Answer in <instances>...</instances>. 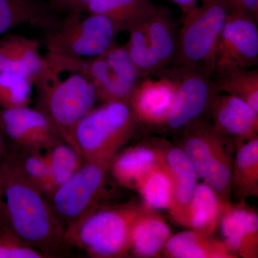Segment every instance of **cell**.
<instances>
[{
    "label": "cell",
    "mask_w": 258,
    "mask_h": 258,
    "mask_svg": "<svg viewBox=\"0 0 258 258\" xmlns=\"http://www.w3.org/2000/svg\"><path fill=\"white\" fill-rule=\"evenodd\" d=\"M201 1V5L184 15L175 59L169 69L202 67L213 76L217 42L229 10L223 0Z\"/></svg>",
    "instance_id": "obj_6"
},
{
    "label": "cell",
    "mask_w": 258,
    "mask_h": 258,
    "mask_svg": "<svg viewBox=\"0 0 258 258\" xmlns=\"http://www.w3.org/2000/svg\"><path fill=\"white\" fill-rule=\"evenodd\" d=\"M33 83L16 73L0 71V106L13 109L29 106Z\"/></svg>",
    "instance_id": "obj_29"
},
{
    "label": "cell",
    "mask_w": 258,
    "mask_h": 258,
    "mask_svg": "<svg viewBox=\"0 0 258 258\" xmlns=\"http://www.w3.org/2000/svg\"><path fill=\"white\" fill-rule=\"evenodd\" d=\"M25 150L24 154L17 157L24 176L45 196L50 197V169L46 155L40 150Z\"/></svg>",
    "instance_id": "obj_30"
},
{
    "label": "cell",
    "mask_w": 258,
    "mask_h": 258,
    "mask_svg": "<svg viewBox=\"0 0 258 258\" xmlns=\"http://www.w3.org/2000/svg\"><path fill=\"white\" fill-rule=\"evenodd\" d=\"M218 93L238 97L258 111L257 69H229L212 76Z\"/></svg>",
    "instance_id": "obj_26"
},
{
    "label": "cell",
    "mask_w": 258,
    "mask_h": 258,
    "mask_svg": "<svg viewBox=\"0 0 258 258\" xmlns=\"http://www.w3.org/2000/svg\"><path fill=\"white\" fill-rule=\"evenodd\" d=\"M208 113L217 132L236 147L257 137L258 111L238 97L217 93Z\"/></svg>",
    "instance_id": "obj_13"
},
{
    "label": "cell",
    "mask_w": 258,
    "mask_h": 258,
    "mask_svg": "<svg viewBox=\"0 0 258 258\" xmlns=\"http://www.w3.org/2000/svg\"><path fill=\"white\" fill-rule=\"evenodd\" d=\"M2 183L8 225L18 239L46 257L68 245L63 225L45 195L24 176L16 156L3 155Z\"/></svg>",
    "instance_id": "obj_1"
},
{
    "label": "cell",
    "mask_w": 258,
    "mask_h": 258,
    "mask_svg": "<svg viewBox=\"0 0 258 258\" xmlns=\"http://www.w3.org/2000/svg\"><path fill=\"white\" fill-rule=\"evenodd\" d=\"M163 253L171 258H237L222 239L191 230L171 235Z\"/></svg>",
    "instance_id": "obj_17"
},
{
    "label": "cell",
    "mask_w": 258,
    "mask_h": 258,
    "mask_svg": "<svg viewBox=\"0 0 258 258\" xmlns=\"http://www.w3.org/2000/svg\"><path fill=\"white\" fill-rule=\"evenodd\" d=\"M1 130H0V227L5 230H10L9 225H8V219H7L6 210L3 197V183H2V163H3V144L2 139Z\"/></svg>",
    "instance_id": "obj_35"
},
{
    "label": "cell",
    "mask_w": 258,
    "mask_h": 258,
    "mask_svg": "<svg viewBox=\"0 0 258 258\" xmlns=\"http://www.w3.org/2000/svg\"><path fill=\"white\" fill-rule=\"evenodd\" d=\"M91 0H53L54 6L57 10L67 13H86Z\"/></svg>",
    "instance_id": "obj_34"
},
{
    "label": "cell",
    "mask_w": 258,
    "mask_h": 258,
    "mask_svg": "<svg viewBox=\"0 0 258 258\" xmlns=\"http://www.w3.org/2000/svg\"><path fill=\"white\" fill-rule=\"evenodd\" d=\"M46 255L30 247L11 232L0 227V258H42Z\"/></svg>",
    "instance_id": "obj_32"
},
{
    "label": "cell",
    "mask_w": 258,
    "mask_h": 258,
    "mask_svg": "<svg viewBox=\"0 0 258 258\" xmlns=\"http://www.w3.org/2000/svg\"><path fill=\"white\" fill-rule=\"evenodd\" d=\"M225 200L205 183H198L190 201L185 227L213 235L219 227Z\"/></svg>",
    "instance_id": "obj_23"
},
{
    "label": "cell",
    "mask_w": 258,
    "mask_h": 258,
    "mask_svg": "<svg viewBox=\"0 0 258 258\" xmlns=\"http://www.w3.org/2000/svg\"><path fill=\"white\" fill-rule=\"evenodd\" d=\"M171 1L175 3L185 15L198 6L199 0H171Z\"/></svg>",
    "instance_id": "obj_36"
},
{
    "label": "cell",
    "mask_w": 258,
    "mask_h": 258,
    "mask_svg": "<svg viewBox=\"0 0 258 258\" xmlns=\"http://www.w3.org/2000/svg\"><path fill=\"white\" fill-rule=\"evenodd\" d=\"M257 64V22L245 13L229 12L217 42L213 76L229 69H252Z\"/></svg>",
    "instance_id": "obj_10"
},
{
    "label": "cell",
    "mask_w": 258,
    "mask_h": 258,
    "mask_svg": "<svg viewBox=\"0 0 258 258\" xmlns=\"http://www.w3.org/2000/svg\"><path fill=\"white\" fill-rule=\"evenodd\" d=\"M52 1H53V0H52Z\"/></svg>",
    "instance_id": "obj_37"
},
{
    "label": "cell",
    "mask_w": 258,
    "mask_h": 258,
    "mask_svg": "<svg viewBox=\"0 0 258 258\" xmlns=\"http://www.w3.org/2000/svg\"><path fill=\"white\" fill-rule=\"evenodd\" d=\"M231 193L237 202L258 196V137L236 147L231 171Z\"/></svg>",
    "instance_id": "obj_20"
},
{
    "label": "cell",
    "mask_w": 258,
    "mask_h": 258,
    "mask_svg": "<svg viewBox=\"0 0 258 258\" xmlns=\"http://www.w3.org/2000/svg\"><path fill=\"white\" fill-rule=\"evenodd\" d=\"M134 188L147 208L153 210H169L172 203L174 188L171 173L164 159L141 176Z\"/></svg>",
    "instance_id": "obj_24"
},
{
    "label": "cell",
    "mask_w": 258,
    "mask_h": 258,
    "mask_svg": "<svg viewBox=\"0 0 258 258\" xmlns=\"http://www.w3.org/2000/svg\"><path fill=\"white\" fill-rule=\"evenodd\" d=\"M40 44L34 39L7 34L0 37V71L16 73L37 87L46 72V57L40 54Z\"/></svg>",
    "instance_id": "obj_15"
},
{
    "label": "cell",
    "mask_w": 258,
    "mask_h": 258,
    "mask_svg": "<svg viewBox=\"0 0 258 258\" xmlns=\"http://www.w3.org/2000/svg\"><path fill=\"white\" fill-rule=\"evenodd\" d=\"M143 25L148 40L164 71L169 69L175 59L179 33L170 12L164 7H157L144 19Z\"/></svg>",
    "instance_id": "obj_22"
},
{
    "label": "cell",
    "mask_w": 258,
    "mask_h": 258,
    "mask_svg": "<svg viewBox=\"0 0 258 258\" xmlns=\"http://www.w3.org/2000/svg\"><path fill=\"white\" fill-rule=\"evenodd\" d=\"M171 230L156 210L146 208L134 222L130 236V248L139 257H157L163 252Z\"/></svg>",
    "instance_id": "obj_18"
},
{
    "label": "cell",
    "mask_w": 258,
    "mask_h": 258,
    "mask_svg": "<svg viewBox=\"0 0 258 258\" xmlns=\"http://www.w3.org/2000/svg\"><path fill=\"white\" fill-rule=\"evenodd\" d=\"M0 129L13 143L24 149H49L62 139L45 112L29 106L3 108Z\"/></svg>",
    "instance_id": "obj_12"
},
{
    "label": "cell",
    "mask_w": 258,
    "mask_h": 258,
    "mask_svg": "<svg viewBox=\"0 0 258 258\" xmlns=\"http://www.w3.org/2000/svg\"><path fill=\"white\" fill-rule=\"evenodd\" d=\"M147 144L129 147L117 153L112 159L109 169L120 185L133 187L137 180L149 169L164 161V147Z\"/></svg>",
    "instance_id": "obj_19"
},
{
    "label": "cell",
    "mask_w": 258,
    "mask_h": 258,
    "mask_svg": "<svg viewBox=\"0 0 258 258\" xmlns=\"http://www.w3.org/2000/svg\"><path fill=\"white\" fill-rule=\"evenodd\" d=\"M84 13H68L49 28L45 45L47 52L77 57H99L115 44L120 28L106 16Z\"/></svg>",
    "instance_id": "obj_7"
},
{
    "label": "cell",
    "mask_w": 258,
    "mask_h": 258,
    "mask_svg": "<svg viewBox=\"0 0 258 258\" xmlns=\"http://www.w3.org/2000/svg\"><path fill=\"white\" fill-rule=\"evenodd\" d=\"M166 71L176 75L178 86L163 128L180 131L193 120L208 113L212 99L218 92L212 75L204 68Z\"/></svg>",
    "instance_id": "obj_9"
},
{
    "label": "cell",
    "mask_w": 258,
    "mask_h": 258,
    "mask_svg": "<svg viewBox=\"0 0 258 258\" xmlns=\"http://www.w3.org/2000/svg\"><path fill=\"white\" fill-rule=\"evenodd\" d=\"M143 20L135 24L127 30L129 38L126 45H125L131 60L142 79L157 76L164 71V67L148 40Z\"/></svg>",
    "instance_id": "obj_27"
},
{
    "label": "cell",
    "mask_w": 258,
    "mask_h": 258,
    "mask_svg": "<svg viewBox=\"0 0 258 258\" xmlns=\"http://www.w3.org/2000/svg\"><path fill=\"white\" fill-rule=\"evenodd\" d=\"M138 125L128 102H106L93 108L76 125L75 148L83 160L111 162L133 137Z\"/></svg>",
    "instance_id": "obj_4"
},
{
    "label": "cell",
    "mask_w": 258,
    "mask_h": 258,
    "mask_svg": "<svg viewBox=\"0 0 258 258\" xmlns=\"http://www.w3.org/2000/svg\"><path fill=\"white\" fill-rule=\"evenodd\" d=\"M152 0H91L86 13L106 16L127 31L156 10Z\"/></svg>",
    "instance_id": "obj_25"
},
{
    "label": "cell",
    "mask_w": 258,
    "mask_h": 258,
    "mask_svg": "<svg viewBox=\"0 0 258 258\" xmlns=\"http://www.w3.org/2000/svg\"><path fill=\"white\" fill-rule=\"evenodd\" d=\"M111 161L83 160L82 165L50 195L59 220L67 226L96 208Z\"/></svg>",
    "instance_id": "obj_8"
},
{
    "label": "cell",
    "mask_w": 258,
    "mask_h": 258,
    "mask_svg": "<svg viewBox=\"0 0 258 258\" xmlns=\"http://www.w3.org/2000/svg\"><path fill=\"white\" fill-rule=\"evenodd\" d=\"M164 159L174 188L172 203L168 211L176 225L185 227L188 208L200 178L181 147L164 144Z\"/></svg>",
    "instance_id": "obj_16"
},
{
    "label": "cell",
    "mask_w": 258,
    "mask_h": 258,
    "mask_svg": "<svg viewBox=\"0 0 258 258\" xmlns=\"http://www.w3.org/2000/svg\"><path fill=\"white\" fill-rule=\"evenodd\" d=\"M47 67L40 91L41 109L62 141L75 148L76 125L93 108L96 88L83 72L82 58L47 52ZM78 151V150H77Z\"/></svg>",
    "instance_id": "obj_2"
},
{
    "label": "cell",
    "mask_w": 258,
    "mask_h": 258,
    "mask_svg": "<svg viewBox=\"0 0 258 258\" xmlns=\"http://www.w3.org/2000/svg\"><path fill=\"white\" fill-rule=\"evenodd\" d=\"M219 227L222 240L237 257H258V215L245 201L225 202Z\"/></svg>",
    "instance_id": "obj_14"
},
{
    "label": "cell",
    "mask_w": 258,
    "mask_h": 258,
    "mask_svg": "<svg viewBox=\"0 0 258 258\" xmlns=\"http://www.w3.org/2000/svg\"><path fill=\"white\" fill-rule=\"evenodd\" d=\"M96 208L64 228L66 243L93 257H123L130 248L134 222L147 207L134 203L100 210Z\"/></svg>",
    "instance_id": "obj_3"
},
{
    "label": "cell",
    "mask_w": 258,
    "mask_h": 258,
    "mask_svg": "<svg viewBox=\"0 0 258 258\" xmlns=\"http://www.w3.org/2000/svg\"><path fill=\"white\" fill-rule=\"evenodd\" d=\"M45 155L50 169L52 195L81 167L83 158L76 148L64 142H60L52 146Z\"/></svg>",
    "instance_id": "obj_28"
},
{
    "label": "cell",
    "mask_w": 258,
    "mask_h": 258,
    "mask_svg": "<svg viewBox=\"0 0 258 258\" xmlns=\"http://www.w3.org/2000/svg\"><path fill=\"white\" fill-rule=\"evenodd\" d=\"M57 21L40 0H0V36L23 25L49 29Z\"/></svg>",
    "instance_id": "obj_21"
},
{
    "label": "cell",
    "mask_w": 258,
    "mask_h": 258,
    "mask_svg": "<svg viewBox=\"0 0 258 258\" xmlns=\"http://www.w3.org/2000/svg\"><path fill=\"white\" fill-rule=\"evenodd\" d=\"M229 12H237L250 15L258 21V0H223Z\"/></svg>",
    "instance_id": "obj_33"
},
{
    "label": "cell",
    "mask_w": 258,
    "mask_h": 258,
    "mask_svg": "<svg viewBox=\"0 0 258 258\" xmlns=\"http://www.w3.org/2000/svg\"><path fill=\"white\" fill-rule=\"evenodd\" d=\"M101 56H103L116 76L130 86L135 87L142 79L137 68L131 60L125 46L115 44L104 55Z\"/></svg>",
    "instance_id": "obj_31"
},
{
    "label": "cell",
    "mask_w": 258,
    "mask_h": 258,
    "mask_svg": "<svg viewBox=\"0 0 258 258\" xmlns=\"http://www.w3.org/2000/svg\"><path fill=\"white\" fill-rule=\"evenodd\" d=\"M181 148L203 182L230 201L232 147L208 118H197L180 130Z\"/></svg>",
    "instance_id": "obj_5"
},
{
    "label": "cell",
    "mask_w": 258,
    "mask_h": 258,
    "mask_svg": "<svg viewBox=\"0 0 258 258\" xmlns=\"http://www.w3.org/2000/svg\"><path fill=\"white\" fill-rule=\"evenodd\" d=\"M144 78L134 88L128 100L139 124L152 128H163L178 86L176 75L169 71Z\"/></svg>",
    "instance_id": "obj_11"
}]
</instances>
